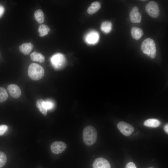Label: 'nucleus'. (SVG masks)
Listing matches in <instances>:
<instances>
[{
  "mask_svg": "<svg viewBox=\"0 0 168 168\" xmlns=\"http://www.w3.org/2000/svg\"><path fill=\"white\" fill-rule=\"evenodd\" d=\"M97 138V132L96 128L92 126H86L83 132V139L84 143L88 146L94 144Z\"/></svg>",
  "mask_w": 168,
  "mask_h": 168,
  "instance_id": "1",
  "label": "nucleus"
},
{
  "mask_svg": "<svg viewBox=\"0 0 168 168\" xmlns=\"http://www.w3.org/2000/svg\"><path fill=\"white\" fill-rule=\"evenodd\" d=\"M141 49L144 54L152 58H154L156 55V45L154 41L150 38L145 39L142 42Z\"/></svg>",
  "mask_w": 168,
  "mask_h": 168,
  "instance_id": "2",
  "label": "nucleus"
},
{
  "mask_svg": "<svg viewBox=\"0 0 168 168\" xmlns=\"http://www.w3.org/2000/svg\"><path fill=\"white\" fill-rule=\"evenodd\" d=\"M28 75L31 79L37 81L41 79L44 75V70L41 65L34 63L30 64L28 70Z\"/></svg>",
  "mask_w": 168,
  "mask_h": 168,
  "instance_id": "3",
  "label": "nucleus"
},
{
  "mask_svg": "<svg viewBox=\"0 0 168 168\" xmlns=\"http://www.w3.org/2000/svg\"><path fill=\"white\" fill-rule=\"evenodd\" d=\"M145 9L147 12L151 17L156 18L160 14V9L158 4L155 2L151 1L146 5Z\"/></svg>",
  "mask_w": 168,
  "mask_h": 168,
  "instance_id": "4",
  "label": "nucleus"
},
{
  "mask_svg": "<svg viewBox=\"0 0 168 168\" xmlns=\"http://www.w3.org/2000/svg\"><path fill=\"white\" fill-rule=\"evenodd\" d=\"M117 127L120 132L127 136H130L134 131V128L132 125L123 121L118 123Z\"/></svg>",
  "mask_w": 168,
  "mask_h": 168,
  "instance_id": "5",
  "label": "nucleus"
},
{
  "mask_svg": "<svg viewBox=\"0 0 168 168\" xmlns=\"http://www.w3.org/2000/svg\"><path fill=\"white\" fill-rule=\"evenodd\" d=\"M67 145L62 141H55L53 142L51 145L50 148L52 152L54 154L61 153L65 150Z\"/></svg>",
  "mask_w": 168,
  "mask_h": 168,
  "instance_id": "6",
  "label": "nucleus"
},
{
  "mask_svg": "<svg viewBox=\"0 0 168 168\" xmlns=\"http://www.w3.org/2000/svg\"><path fill=\"white\" fill-rule=\"evenodd\" d=\"M139 8L137 6L133 7L129 16L131 21L133 23H140L142 19L141 14L138 12Z\"/></svg>",
  "mask_w": 168,
  "mask_h": 168,
  "instance_id": "7",
  "label": "nucleus"
},
{
  "mask_svg": "<svg viewBox=\"0 0 168 168\" xmlns=\"http://www.w3.org/2000/svg\"><path fill=\"white\" fill-rule=\"evenodd\" d=\"M92 166L93 168H111L109 162L102 157L96 159L93 162Z\"/></svg>",
  "mask_w": 168,
  "mask_h": 168,
  "instance_id": "8",
  "label": "nucleus"
},
{
  "mask_svg": "<svg viewBox=\"0 0 168 168\" xmlns=\"http://www.w3.org/2000/svg\"><path fill=\"white\" fill-rule=\"evenodd\" d=\"M8 91L11 96L15 98H19L21 95V91L20 87L15 84H11L7 87Z\"/></svg>",
  "mask_w": 168,
  "mask_h": 168,
  "instance_id": "9",
  "label": "nucleus"
},
{
  "mask_svg": "<svg viewBox=\"0 0 168 168\" xmlns=\"http://www.w3.org/2000/svg\"><path fill=\"white\" fill-rule=\"evenodd\" d=\"M33 45L31 43H25L19 47L20 51L25 55L28 54L32 50Z\"/></svg>",
  "mask_w": 168,
  "mask_h": 168,
  "instance_id": "10",
  "label": "nucleus"
},
{
  "mask_svg": "<svg viewBox=\"0 0 168 168\" xmlns=\"http://www.w3.org/2000/svg\"><path fill=\"white\" fill-rule=\"evenodd\" d=\"M131 32L133 38L136 40L140 39L143 34V31L141 28L135 27L132 28Z\"/></svg>",
  "mask_w": 168,
  "mask_h": 168,
  "instance_id": "11",
  "label": "nucleus"
},
{
  "mask_svg": "<svg viewBox=\"0 0 168 168\" xmlns=\"http://www.w3.org/2000/svg\"><path fill=\"white\" fill-rule=\"evenodd\" d=\"M101 8L100 3L98 1L93 2L88 8L87 12L89 14H92L96 13Z\"/></svg>",
  "mask_w": 168,
  "mask_h": 168,
  "instance_id": "12",
  "label": "nucleus"
},
{
  "mask_svg": "<svg viewBox=\"0 0 168 168\" xmlns=\"http://www.w3.org/2000/svg\"><path fill=\"white\" fill-rule=\"evenodd\" d=\"M159 120L156 119H151L146 120L144 123V125L146 127L151 128H156L161 125Z\"/></svg>",
  "mask_w": 168,
  "mask_h": 168,
  "instance_id": "13",
  "label": "nucleus"
},
{
  "mask_svg": "<svg viewBox=\"0 0 168 168\" xmlns=\"http://www.w3.org/2000/svg\"><path fill=\"white\" fill-rule=\"evenodd\" d=\"M62 56L59 54L54 55L51 58V62L55 68L60 66L62 62Z\"/></svg>",
  "mask_w": 168,
  "mask_h": 168,
  "instance_id": "14",
  "label": "nucleus"
},
{
  "mask_svg": "<svg viewBox=\"0 0 168 168\" xmlns=\"http://www.w3.org/2000/svg\"><path fill=\"white\" fill-rule=\"evenodd\" d=\"M31 59L33 61L43 63L45 61L44 56L41 53L34 52L30 55Z\"/></svg>",
  "mask_w": 168,
  "mask_h": 168,
  "instance_id": "15",
  "label": "nucleus"
},
{
  "mask_svg": "<svg viewBox=\"0 0 168 168\" xmlns=\"http://www.w3.org/2000/svg\"><path fill=\"white\" fill-rule=\"evenodd\" d=\"M44 100L42 99L37 100L36 102V105L40 112L42 114L45 116L47 115V110L44 107Z\"/></svg>",
  "mask_w": 168,
  "mask_h": 168,
  "instance_id": "16",
  "label": "nucleus"
},
{
  "mask_svg": "<svg viewBox=\"0 0 168 168\" xmlns=\"http://www.w3.org/2000/svg\"><path fill=\"white\" fill-rule=\"evenodd\" d=\"M35 20L39 23H42L44 21V15L42 11L40 9L36 10L35 12Z\"/></svg>",
  "mask_w": 168,
  "mask_h": 168,
  "instance_id": "17",
  "label": "nucleus"
},
{
  "mask_svg": "<svg viewBox=\"0 0 168 168\" xmlns=\"http://www.w3.org/2000/svg\"><path fill=\"white\" fill-rule=\"evenodd\" d=\"M50 29L48 26L44 24L40 25L39 27L38 31L40 33L39 35L43 37L47 35L50 31Z\"/></svg>",
  "mask_w": 168,
  "mask_h": 168,
  "instance_id": "18",
  "label": "nucleus"
},
{
  "mask_svg": "<svg viewBox=\"0 0 168 168\" xmlns=\"http://www.w3.org/2000/svg\"><path fill=\"white\" fill-rule=\"evenodd\" d=\"M99 39V35L96 32L90 33L87 36L86 40L90 43H94L97 42Z\"/></svg>",
  "mask_w": 168,
  "mask_h": 168,
  "instance_id": "19",
  "label": "nucleus"
},
{
  "mask_svg": "<svg viewBox=\"0 0 168 168\" xmlns=\"http://www.w3.org/2000/svg\"><path fill=\"white\" fill-rule=\"evenodd\" d=\"M111 23L108 21L103 22L101 26V30L106 33L109 32L111 30Z\"/></svg>",
  "mask_w": 168,
  "mask_h": 168,
  "instance_id": "20",
  "label": "nucleus"
},
{
  "mask_svg": "<svg viewBox=\"0 0 168 168\" xmlns=\"http://www.w3.org/2000/svg\"><path fill=\"white\" fill-rule=\"evenodd\" d=\"M8 97V94L6 89L0 87V103L5 101L7 100Z\"/></svg>",
  "mask_w": 168,
  "mask_h": 168,
  "instance_id": "21",
  "label": "nucleus"
},
{
  "mask_svg": "<svg viewBox=\"0 0 168 168\" xmlns=\"http://www.w3.org/2000/svg\"><path fill=\"white\" fill-rule=\"evenodd\" d=\"M7 160V158L5 154L0 152V168L2 167L5 164Z\"/></svg>",
  "mask_w": 168,
  "mask_h": 168,
  "instance_id": "22",
  "label": "nucleus"
},
{
  "mask_svg": "<svg viewBox=\"0 0 168 168\" xmlns=\"http://www.w3.org/2000/svg\"><path fill=\"white\" fill-rule=\"evenodd\" d=\"M44 105L45 108L47 110H49L52 109L54 107L53 103L50 100L44 101Z\"/></svg>",
  "mask_w": 168,
  "mask_h": 168,
  "instance_id": "23",
  "label": "nucleus"
},
{
  "mask_svg": "<svg viewBox=\"0 0 168 168\" xmlns=\"http://www.w3.org/2000/svg\"><path fill=\"white\" fill-rule=\"evenodd\" d=\"M8 128L7 126L5 125H0V136L3 135Z\"/></svg>",
  "mask_w": 168,
  "mask_h": 168,
  "instance_id": "24",
  "label": "nucleus"
},
{
  "mask_svg": "<svg viewBox=\"0 0 168 168\" xmlns=\"http://www.w3.org/2000/svg\"><path fill=\"white\" fill-rule=\"evenodd\" d=\"M126 168H137L135 164L132 162H128L126 165Z\"/></svg>",
  "mask_w": 168,
  "mask_h": 168,
  "instance_id": "25",
  "label": "nucleus"
},
{
  "mask_svg": "<svg viewBox=\"0 0 168 168\" xmlns=\"http://www.w3.org/2000/svg\"><path fill=\"white\" fill-rule=\"evenodd\" d=\"M4 12V7L1 5H0V17L2 15Z\"/></svg>",
  "mask_w": 168,
  "mask_h": 168,
  "instance_id": "26",
  "label": "nucleus"
},
{
  "mask_svg": "<svg viewBox=\"0 0 168 168\" xmlns=\"http://www.w3.org/2000/svg\"><path fill=\"white\" fill-rule=\"evenodd\" d=\"M164 129L166 133H168V124H166L164 127Z\"/></svg>",
  "mask_w": 168,
  "mask_h": 168,
  "instance_id": "27",
  "label": "nucleus"
},
{
  "mask_svg": "<svg viewBox=\"0 0 168 168\" xmlns=\"http://www.w3.org/2000/svg\"></svg>",
  "mask_w": 168,
  "mask_h": 168,
  "instance_id": "28",
  "label": "nucleus"
}]
</instances>
